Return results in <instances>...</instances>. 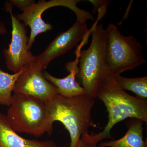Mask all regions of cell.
I'll return each mask as SVG.
<instances>
[{
	"mask_svg": "<svg viewBox=\"0 0 147 147\" xmlns=\"http://www.w3.org/2000/svg\"><path fill=\"white\" fill-rule=\"evenodd\" d=\"M96 97L102 101L108 113V120L99 133L92 132L97 143L112 139L111 130L117 124L127 119H137L147 124V100L129 94L117 84L113 74L103 81Z\"/></svg>",
	"mask_w": 147,
	"mask_h": 147,
	"instance_id": "cell-1",
	"label": "cell"
},
{
	"mask_svg": "<svg viewBox=\"0 0 147 147\" xmlns=\"http://www.w3.org/2000/svg\"><path fill=\"white\" fill-rule=\"evenodd\" d=\"M94 99L86 95L66 97L56 94L45 101L51 123L60 122L68 131L69 147H75L82 135L90 127H97L92 117Z\"/></svg>",
	"mask_w": 147,
	"mask_h": 147,
	"instance_id": "cell-2",
	"label": "cell"
},
{
	"mask_svg": "<svg viewBox=\"0 0 147 147\" xmlns=\"http://www.w3.org/2000/svg\"><path fill=\"white\" fill-rule=\"evenodd\" d=\"M92 40L86 50L79 54V72L76 77L81 82L86 95L95 99L103 81L112 74L107 61V35L102 24L92 28Z\"/></svg>",
	"mask_w": 147,
	"mask_h": 147,
	"instance_id": "cell-3",
	"label": "cell"
},
{
	"mask_svg": "<svg viewBox=\"0 0 147 147\" xmlns=\"http://www.w3.org/2000/svg\"><path fill=\"white\" fill-rule=\"evenodd\" d=\"M7 118L16 132L39 137L53 131L45 102L29 95L15 93L9 107Z\"/></svg>",
	"mask_w": 147,
	"mask_h": 147,
	"instance_id": "cell-4",
	"label": "cell"
},
{
	"mask_svg": "<svg viewBox=\"0 0 147 147\" xmlns=\"http://www.w3.org/2000/svg\"><path fill=\"white\" fill-rule=\"evenodd\" d=\"M105 30L107 61L112 74L134 70L146 62L143 46L136 38L124 36L113 24H109Z\"/></svg>",
	"mask_w": 147,
	"mask_h": 147,
	"instance_id": "cell-5",
	"label": "cell"
},
{
	"mask_svg": "<svg viewBox=\"0 0 147 147\" xmlns=\"http://www.w3.org/2000/svg\"><path fill=\"white\" fill-rule=\"evenodd\" d=\"M81 1L79 0H51L48 1L40 0L29 6L21 14H18L16 18L18 21L23 23L25 26H28L30 28L28 43L29 50H30L38 35L53 29L52 25L45 23L42 18V13L48 9L57 6L67 7L74 12L76 19L90 20L91 14L77 6V4Z\"/></svg>",
	"mask_w": 147,
	"mask_h": 147,
	"instance_id": "cell-6",
	"label": "cell"
},
{
	"mask_svg": "<svg viewBox=\"0 0 147 147\" xmlns=\"http://www.w3.org/2000/svg\"><path fill=\"white\" fill-rule=\"evenodd\" d=\"M5 6L6 11L10 14L12 30L11 41L8 48L4 49L3 55L7 68L16 73L30 65L34 61L35 56L28 48L29 38L27 36L26 27L13 15V7L7 1Z\"/></svg>",
	"mask_w": 147,
	"mask_h": 147,
	"instance_id": "cell-7",
	"label": "cell"
},
{
	"mask_svg": "<svg viewBox=\"0 0 147 147\" xmlns=\"http://www.w3.org/2000/svg\"><path fill=\"white\" fill-rule=\"evenodd\" d=\"M91 30H88L87 21L76 19L71 28L60 33L41 54L35 57V60L44 69L53 59L71 50Z\"/></svg>",
	"mask_w": 147,
	"mask_h": 147,
	"instance_id": "cell-8",
	"label": "cell"
},
{
	"mask_svg": "<svg viewBox=\"0 0 147 147\" xmlns=\"http://www.w3.org/2000/svg\"><path fill=\"white\" fill-rule=\"evenodd\" d=\"M44 69L35 60L18 77L14 86L13 93L29 95L45 102L58 94L57 89L45 79L42 71Z\"/></svg>",
	"mask_w": 147,
	"mask_h": 147,
	"instance_id": "cell-9",
	"label": "cell"
},
{
	"mask_svg": "<svg viewBox=\"0 0 147 147\" xmlns=\"http://www.w3.org/2000/svg\"><path fill=\"white\" fill-rule=\"evenodd\" d=\"M76 55V60L66 65V68L69 72V74L66 77L63 78H57L47 71L43 73L46 80L56 87L58 94L64 97H74L86 94L84 88L76 79L79 72V56Z\"/></svg>",
	"mask_w": 147,
	"mask_h": 147,
	"instance_id": "cell-10",
	"label": "cell"
},
{
	"mask_svg": "<svg viewBox=\"0 0 147 147\" xmlns=\"http://www.w3.org/2000/svg\"><path fill=\"white\" fill-rule=\"evenodd\" d=\"M0 147H57L52 141L25 139L18 135L9 123L5 115L0 113Z\"/></svg>",
	"mask_w": 147,
	"mask_h": 147,
	"instance_id": "cell-11",
	"label": "cell"
},
{
	"mask_svg": "<svg viewBox=\"0 0 147 147\" xmlns=\"http://www.w3.org/2000/svg\"><path fill=\"white\" fill-rule=\"evenodd\" d=\"M143 122L132 119L129 121L127 131L118 139L101 142L99 147H147V140L144 139Z\"/></svg>",
	"mask_w": 147,
	"mask_h": 147,
	"instance_id": "cell-12",
	"label": "cell"
},
{
	"mask_svg": "<svg viewBox=\"0 0 147 147\" xmlns=\"http://www.w3.org/2000/svg\"><path fill=\"white\" fill-rule=\"evenodd\" d=\"M117 84L124 91L134 93L137 97L147 98V76L137 78H127L119 74H113Z\"/></svg>",
	"mask_w": 147,
	"mask_h": 147,
	"instance_id": "cell-13",
	"label": "cell"
},
{
	"mask_svg": "<svg viewBox=\"0 0 147 147\" xmlns=\"http://www.w3.org/2000/svg\"><path fill=\"white\" fill-rule=\"evenodd\" d=\"M24 69V68L17 73L10 74L0 69V105L10 106L14 86Z\"/></svg>",
	"mask_w": 147,
	"mask_h": 147,
	"instance_id": "cell-14",
	"label": "cell"
},
{
	"mask_svg": "<svg viewBox=\"0 0 147 147\" xmlns=\"http://www.w3.org/2000/svg\"><path fill=\"white\" fill-rule=\"evenodd\" d=\"M98 144L93 141L90 134L87 133L82 135L75 147H97Z\"/></svg>",
	"mask_w": 147,
	"mask_h": 147,
	"instance_id": "cell-15",
	"label": "cell"
},
{
	"mask_svg": "<svg viewBox=\"0 0 147 147\" xmlns=\"http://www.w3.org/2000/svg\"><path fill=\"white\" fill-rule=\"evenodd\" d=\"M7 1L11 6L16 7L22 11L36 3L35 1L33 0H10Z\"/></svg>",
	"mask_w": 147,
	"mask_h": 147,
	"instance_id": "cell-16",
	"label": "cell"
},
{
	"mask_svg": "<svg viewBox=\"0 0 147 147\" xmlns=\"http://www.w3.org/2000/svg\"><path fill=\"white\" fill-rule=\"evenodd\" d=\"M7 33V30L4 24L2 22H0V34H5Z\"/></svg>",
	"mask_w": 147,
	"mask_h": 147,
	"instance_id": "cell-17",
	"label": "cell"
}]
</instances>
